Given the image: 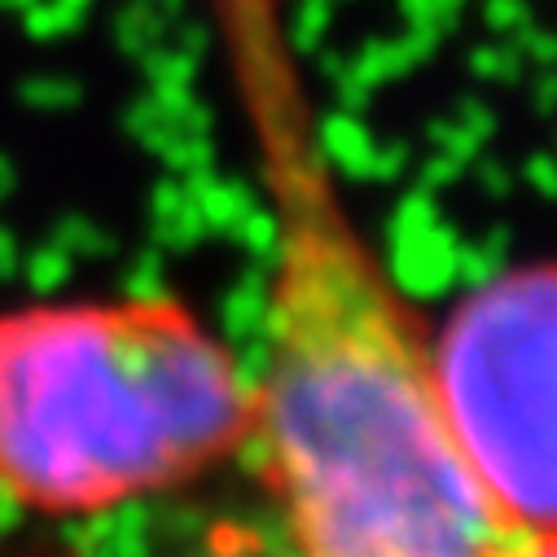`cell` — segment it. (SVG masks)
I'll return each mask as SVG.
<instances>
[{
  "instance_id": "cell-1",
  "label": "cell",
  "mask_w": 557,
  "mask_h": 557,
  "mask_svg": "<svg viewBox=\"0 0 557 557\" xmlns=\"http://www.w3.org/2000/svg\"><path fill=\"white\" fill-rule=\"evenodd\" d=\"M272 154L246 435L259 500L304 557H483L505 522L448 426L431 338L304 150Z\"/></svg>"
},
{
  "instance_id": "cell-2",
  "label": "cell",
  "mask_w": 557,
  "mask_h": 557,
  "mask_svg": "<svg viewBox=\"0 0 557 557\" xmlns=\"http://www.w3.org/2000/svg\"><path fill=\"white\" fill-rule=\"evenodd\" d=\"M250 377L172 295L0 312V505L97 522L246 453Z\"/></svg>"
},
{
  "instance_id": "cell-3",
  "label": "cell",
  "mask_w": 557,
  "mask_h": 557,
  "mask_svg": "<svg viewBox=\"0 0 557 557\" xmlns=\"http://www.w3.org/2000/svg\"><path fill=\"white\" fill-rule=\"evenodd\" d=\"M448 426L505 527L557 531V259L470 290L431 338Z\"/></svg>"
},
{
  "instance_id": "cell-4",
  "label": "cell",
  "mask_w": 557,
  "mask_h": 557,
  "mask_svg": "<svg viewBox=\"0 0 557 557\" xmlns=\"http://www.w3.org/2000/svg\"><path fill=\"white\" fill-rule=\"evenodd\" d=\"M71 557H304V553L259 496L250 505H215L176 492L88 522Z\"/></svg>"
},
{
  "instance_id": "cell-5",
  "label": "cell",
  "mask_w": 557,
  "mask_h": 557,
  "mask_svg": "<svg viewBox=\"0 0 557 557\" xmlns=\"http://www.w3.org/2000/svg\"><path fill=\"white\" fill-rule=\"evenodd\" d=\"M483 557H557V531H522V527H505Z\"/></svg>"
},
{
  "instance_id": "cell-6",
  "label": "cell",
  "mask_w": 557,
  "mask_h": 557,
  "mask_svg": "<svg viewBox=\"0 0 557 557\" xmlns=\"http://www.w3.org/2000/svg\"><path fill=\"white\" fill-rule=\"evenodd\" d=\"M18 518L5 509V505H0V557H5V535H10V527H14Z\"/></svg>"
}]
</instances>
